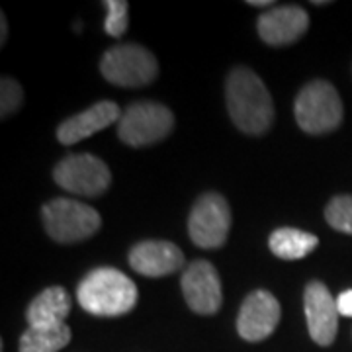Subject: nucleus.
Returning <instances> with one entry per match:
<instances>
[{
    "mask_svg": "<svg viewBox=\"0 0 352 352\" xmlns=\"http://www.w3.org/2000/svg\"><path fill=\"white\" fill-rule=\"evenodd\" d=\"M227 110L243 133L263 135L274 122V102L261 76L247 67H237L227 76Z\"/></svg>",
    "mask_w": 352,
    "mask_h": 352,
    "instance_id": "nucleus-1",
    "label": "nucleus"
},
{
    "mask_svg": "<svg viewBox=\"0 0 352 352\" xmlns=\"http://www.w3.org/2000/svg\"><path fill=\"white\" fill-rule=\"evenodd\" d=\"M80 307L98 317H118L131 311L138 303V286L116 268H96L80 280L76 288Z\"/></svg>",
    "mask_w": 352,
    "mask_h": 352,
    "instance_id": "nucleus-2",
    "label": "nucleus"
},
{
    "mask_svg": "<svg viewBox=\"0 0 352 352\" xmlns=\"http://www.w3.org/2000/svg\"><path fill=\"white\" fill-rule=\"evenodd\" d=\"M296 122L305 133L323 135L337 129L342 122V102L337 88L329 80H311L296 98Z\"/></svg>",
    "mask_w": 352,
    "mask_h": 352,
    "instance_id": "nucleus-3",
    "label": "nucleus"
},
{
    "mask_svg": "<svg viewBox=\"0 0 352 352\" xmlns=\"http://www.w3.org/2000/svg\"><path fill=\"white\" fill-rule=\"evenodd\" d=\"M43 226L57 243H78L100 229V214L87 204L69 198L47 201L41 210Z\"/></svg>",
    "mask_w": 352,
    "mask_h": 352,
    "instance_id": "nucleus-4",
    "label": "nucleus"
},
{
    "mask_svg": "<svg viewBox=\"0 0 352 352\" xmlns=\"http://www.w3.org/2000/svg\"><path fill=\"white\" fill-rule=\"evenodd\" d=\"M100 71L102 76L116 87L139 88L155 80L159 63L149 50L135 43H124L102 55Z\"/></svg>",
    "mask_w": 352,
    "mask_h": 352,
    "instance_id": "nucleus-5",
    "label": "nucleus"
},
{
    "mask_svg": "<svg viewBox=\"0 0 352 352\" xmlns=\"http://www.w3.org/2000/svg\"><path fill=\"white\" fill-rule=\"evenodd\" d=\"M175 127L173 112L159 102H133L118 122V138L129 147H145L164 139Z\"/></svg>",
    "mask_w": 352,
    "mask_h": 352,
    "instance_id": "nucleus-6",
    "label": "nucleus"
},
{
    "mask_svg": "<svg viewBox=\"0 0 352 352\" xmlns=\"http://www.w3.org/2000/svg\"><path fill=\"white\" fill-rule=\"evenodd\" d=\"M53 178L67 192L88 196V198H96L104 194L112 182L108 164L90 153L65 157L63 161L53 168Z\"/></svg>",
    "mask_w": 352,
    "mask_h": 352,
    "instance_id": "nucleus-7",
    "label": "nucleus"
},
{
    "mask_svg": "<svg viewBox=\"0 0 352 352\" xmlns=\"http://www.w3.org/2000/svg\"><path fill=\"white\" fill-rule=\"evenodd\" d=\"M231 212L227 200L217 192H208L194 204L188 217L190 239L200 249H219L227 241Z\"/></svg>",
    "mask_w": 352,
    "mask_h": 352,
    "instance_id": "nucleus-8",
    "label": "nucleus"
},
{
    "mask_svg": "<svg viewBox=\"0 0 352 352\" xmlns=\"http://www.w3.org/2000/svg\"><path fill=\"white\" fill-rule=\"evenodd\" d=\"M182 294L188 307L194 314L214 315L219 311L223 302L221 280L215 266L208 261H194L184 270L182 280Z\"/></svg>",
    "mask_w": 352,
    "mask_h": 352,
    "instance_id": "nucleus-9",
    "label": "nucleus"
},
{
    "mask_svg": "<svg viewBox=\"0 0 352 352\" xmlns=\"http://www.w3.org/2000/svg\"><path fill=\"white\" fill-rule=\"evenodd\" d=\"M303 309H305V319H307V329L311 339L321 344L329 346L337 337L339 331V307L337 300L331 296L329 288L314 280L303 289Z\"/></svg>",
    "mask_w": 352,
    "mask_h": 352,
    "instance_id": "nucleus-10",
    "label": "nucleus"
},
{
    "mask_svg": "<svg viewBox=\"0 0 352 352\" xmlns=\"http://www.w3.org/2000/svg\"><path fill=\"white\" fill-rule=\"evenodd\" d=\"M280 323V303L266 289H254L245 298L237 317V331L245 340L268 339Z\"/></svg>",
    "mask_w": 352,
    "mask_h": 352,
    "instance_id": "nucleus-11",
    "label": "nucleus"
},
{
    "mask_svg": "<svg viewBox=\"0 0 352 352\" xmlns=\"http://www.w3.org/2000/svg\"><path fill=\"white\" fill-rule=\"evenodd\" d=\"M309 28V16L305 8L296 4H284L278 8H270L258 16L256 30L264 43L282 47L296 43Z\"/></svg>",
    "mask_w": 352,
    "mask_h": 352,
    "instance_id": "nucleus-12",
    "label": "nucleus"
},
{
    "mask_svg": "<svg viewBox=\"0 0 352 352\" xmlns=\"http://www.w3.org/2000/svg\"><path fill=\"white\" fill-rule=\"evenodd\" d=\"M182 264L184 254L170 241H141L129 251V266L141 276H168Z\"/></svg>",
    "mask_w": 352,
    "mask_h": 352,
    "instance_id": "nucleus-13",
    "label": "nucleus"
},
{
    "mask_svg": "<svg viewBox=\"0 0 352 352\" xmlns=\"http://www.w3.org/2000/svg\"><path fill=\"white\" fill-rule=\"evenodd\" d=\"M120 118H122V113H120V108L116 102H96L85 112L65 120L63 124L57 127V139L63 145H75L78 141L92 138L94 133L112 126L113 122H120Z\"/></svg>",
    "mask_w": 352,
    "mask_h": 352,
    "instance_id": "nucleus-14",
    "label": "nucleus"
},
{
    "mask_svg": "<svg viewBox=\"0 0 352 352\" xmlns=\"http://www.w3.org/2000/svg\"><path fill=\"white\" fill-rule=\"evenodd\" d=\"M71 314V298L61 286L43 289L28 307L30 325H59Z\"/></svg>",
    "mask_w": 352,
    "mask_h": 352,
    "instance_id": "nucleus-15",
    "label": "nucleus"
},
{
    "mask_svg": "<svg viewBox=\"0 0 352 352\" xmlns=\"http://www.w3.org/2000/svg\"><path fill=\"white\" fill-rule=\"evenodd\" d=\"M317 245H319V239L315 235L307 233V231L294 229V227H280L268 239V247H270L272 254L282 261L305 258Z\"/></svg>",
    "mask_w": 352,
    "mask_h": 352,
    "instance_id": "nucleus-16",
    "label": "nucleus"
},
{
    "mask_svg": "<svg viewBox=\"0 0 352 352\" xmlns=\"http://www.w3.org/2000/svg\"><path fill=\"white\" fill-rule=\"evenodd\" d=\"M71 342V329L59 325H30L20 337V352H59Z\"/></svg>",
    "mask_w": 352,
    "mask_h": 352,
    "instance_id": "nucleus-17",
    "label": "nucleus"
},
{
    "mask_svg": "<svg viewBox=\"0 0 352 352\" xmlns=\"http://www.w3.org/2000/svg\"><path fill=\"white\" fill-rule=\"evenodd\" d=\"M325 219L333 229L352 235V196H337L329 201Z\"/></svg>",
    "mask_w": 352,
    "mask_h": 352,
    "instance_id": "nucleus-18",
    "label": "nucleus"
},
{
    "mask_svg": "<svg viewBox=\"0 0 352 352\" xmlns=\"http://www.w3.org/2000/svg\"><path fill=\"white\" fill-rule=\"evenodd\" d=\"M24 102V90L22 87L10 78V76H2L0 82V116L8 118L10 113H14Z\"/></svg>",
    "mask_w": 352,
    "mask_h": 352,
    "instance_id": "nucleus-19",
    "label": "nucleus"
},
{
    "mask_svg": "<svg viewBox=\"0 0 352 352\" xmlns=\"http://www.w3.org/2000/svg\"><path fill=\"white\" fill-rule=\"evenodd\" d=\"M104 6L108 8L106 16V34H110L112 38L124 36L127 30V2L126 0H106Z\"/></svg>",
    "mask_w": 352,
    "mask_h": 352,
    "instance_id": "nucleus-20",
    "label": "nucleus"
},
{
    "mask_svg": "<svg viewBox=\"0 0 352 352\" xmlns=\"http://www.w3.org/2000/svg\"><path fill=\"white\" fill-rule=\"evenodd\" d=\"M337 307L339 314L344 317H352V289H344L337 298Z\"/></svg>",
    "mask_w": 352,
    "mask_h": 352,
    "instance_id": "nucleus-21",
    "label": "nucleus"
},
{
    "mask_svg": "<svg viewBox=\"0 0 352 352\" xmlns=\"http://www.w3.org/2000/svg\"><path fill=\"white\" fill-rule=\"evenodd\" d=\"M0 43L4 45L6 43V36H8V22H6V16L4 14H0Z\"/></svg>",
    "mask_w": 352,
    "mask_h": 352,
    "instance_id": "nucleus-22",
    "label": "nucleus"
},
{
    "mask_svg": "<svg viewBox=\"0 0 352 352\" xmlns=\"http://www.w3.org/2000/svg\"><path fill=\"white\" fill-rule=\"evenodd\" d=\"M249 4H251V6H261V8H263V6H272L274 2H272V0H249Z\"/></svg>",
    "mask_w": 352,
    "mask_h": 352,
    "instance_id": "nucleus-23",
    "label": "nucleus"
}]
</instances>
